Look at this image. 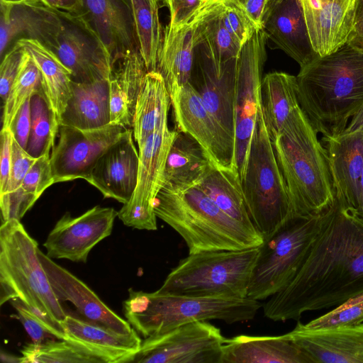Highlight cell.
<instances>
[{
  "instance_id": "6da1fadb",
  "label": "cell",
  "mask_w": 363,
  "mask_h": 363,
  "mask_svg": "<svg viewBox=\"0 0 363 363\" xmlns=\"http://www.w3.org/2000/svg\"><path fill=\"white\" fill-rule=\"evenodd\" d=\"M363 293V220L335 198L321 229L290 284L264 304L274 321L336 307Z\"/></svg>"
},
{
  "instance_id": "7a4b0ae2",
  "label": "cell",
  "mask_w": 363,
  "mask_h": 363,
  "mask_svg": "<svg viewBox=\"0 0 363 363\" xmlns=\"http://www.w3.org/2000/svg\"><path fill=\"white\" fill-rule=\"evenodd\" d=\"M301 109L323 138L342 133L363 106V52L347 43L301 67Z\"/></svg>"
},
{
  "instance_id": "3957f363",
  "label": "cell",
  "mask_w": 363,
  "mask_h": 363,
  "mask_svg": "<svg viewBox=\"0 0 363 363\" xmlns=\"http://www.w3.org/2000/svg\"><path fill=\"white\" fill-rule=\"evenodd\" d=\"M317 135L299 106L272 139L292 218L322 213L335 199L328 154Z\"/></svg>"
},
{
  "instance_id": "277c9868",
  "label": "cell",
  "mask_w": 363,
  "mask_h": 363,
  "mask_svg": "<svg viewBox=\"0 0 363 363\" xmlns=\"http://www.w3.org/2000/svg\"><path fill=\"white\" fill-rule=\"evenodd\" d=\"M156 216L185 241L189 253L205 250H237L257 247L263 238L234 220L198 185L169 189L157 194Z\"/></svg>"
},
{
  "instance_id": "5b68a950",
  "label": "cell",
  "mask_w": 363,
  "mask_h": 363,
  "mask_svg": "<svg viewBox=\"0 0 363 363\" xmlns=\"http://www.w3.org/2000/svg\"><path fill=\"white\" fill-rule=\"evenodd\" d=\"M124 315L144 337L161 334L195 321L220 320L227 324L252 320L262 307L250 298L189 296L147 293L129 289Z\"/></svg>"
},
{
  "instance_id": "8992f818",
  "label": "cell",
  "mask_w": 363,
  "mask_h": 363,
  "mask_svg": "<svg viewBox=\"0 0 363 363\" xmlns=\"http://www.w3.org/2000/svg\"><path fill=\"white\" fill-rule=\"evenodd\" d=\"M37 242L20 220L0 228V304L19 299L45 321L64 333L67 315L57 298L38 255Z\"/></svg>"
},
{
  "instance_id": "52a82bcc",
  "label": "cell",
  "mask_w": 363,
  "mask_h": 363,
  "mask_svg": "<svg viewBox=\"0 0 363 363\" xmlns=\"http://www.w3.org/2000/svg\"><path fill=\"white\" fill-rule=\"evenodd\" d=\"M258 253V247L189 253L157 291L189 296L246 298Z\"/></svg>"
},
{
  "instance_id": "ba28073f",
  "label": "cell",
  "mask_w": 363,
  "mask_h": 363,
  "mask_svg": "<svg viewBox=\"0 0 363 363\" xmlns=\"http://www.w3.org/2000/svg\"><path fill=\"white\" fill-rule=\"evenodd\" d=\"M240 180L250 217L263 241L293 219L286 184L262 111Z\"/></svg>"
},
{
  "instance_id": "9c48e42d",
  "label": "cell",
  "mask_w": 363,
  "mask_h": 363,
  "mask_svg": "<svg viewBox=\"0 0 363 363\" xmlns=\"http://www.w3.org/2000/svg\"><path fill=\"white\" fill-rule=\"evenodd\" d=\"M325 211L309 218L291 219L263 241L258 247L247 298L264 300L290 284L320 233Z\"/></svg>"
},
{
  "instance_id": "30bf717a",
  "label": "cell",
  "mask_w": 363,
  "mask_h": 363,
  "mask_svg": "<svg viewBox=\"0 0 363 363\" xmlns=\"http://www.w3.org/2000/svg\"><path fill=\"white\" fill-rule=\"evenodd\" d=\"M36 40L71 72L74 82L108 79L110 56L82 15L55 9Z\"/></svg>"
},
{
  "instance_id": "8fae6325",
  "label": "cell",
  "mask_w": 363,
  "mask_h": 363,
  "mask_svg": "<svg viewBox=\"0 0 363 363\" xmlns=\"http://www.w3.org/2000/svg\"><path fill=\"white\" fill-rule=\"evenodd\" d=\"M267 39L263 28L256 30L242 46L236 60L235 158L240 179L261 112V84L267 58L265 45Z\"/></svg>"
},
{
  "instance_id": "7c38bea8",
  "label": "cell",
  "mask_w": 363,
  "mask_h": 363,
  "mask_svg": "<svg viewBox=\"0 0 363 363\" xmlns=\"http://www.w3.org/2000/svg\"><path fill=\"white\" fill-rule=\"evenodd\" d=\"M225 340L208 321L191 322L145 337L133 362L221 363Z\"/></svg>"
},
{
  "instance_id": "4fadbf2b",
  "label": "cell",
  "mask_w": 363,
  "mask_h": 363,
  "mask_svg": "<svg viewBox=\"0 0 363 363\" xmlns=\"http://www.w3.org/2000/svg\"><path fill=\"white\" fill-rule=\"evenodd\" d=\"M177 134L168 125L151 134L138 148L139 167L136 187L130 199L118 211L124 225L139 230L157 228L154 203L163 186L166 162Z\"/></svg>"
},
{
  "instance_id": "5bb4252c",
  "label": "cell",
  "mask_w": 363,
  "mask_h": 363,
  "mask_svg": "<svg viewBox=\"0 0 363 363\" xmlns=\"http://www.w3.org/2000/svg\"><path fill=\"white\" fill-rule=\"evenodd\" d=\"M128 129L113 123L90 130L60 125L58 141L50 155L55 183L86 180L99 157Z\"/></svg>"
},
{
  "instance_id": "9a60e30c",
  "label": "cell",
  "mask_w": 363,
  "mask_h": 363,
  "mask_svg": "<svg viewBox=\"0 0 363 363\" xmlns=\"http://www.w3.org/2000/svg\"><path fill=\"white\" fill-rule=\"evenodd\" d=\"M118 211L96 206L83 214L72 217L65 213L56 223L43 243L51 259L86 262L90 251L112 232Z\"/></svg>"
},
{
  "instance_id": "2e32d148",
  "label": "cell",
  "mask_w": 363,
  "mask_h": 363,
  "mask_svg": "<svg viewBox=\"0 0 363 363\" xmlns=\"http://www.w3.org/2000/svg\"><path fill=\"white\" fill-rule=\"evenodd\" d=\"M170 99L177 130L194 138L217 165L237 169L234 139L207 110L193 86L189 82Z\"/></svg>"
},
{
  "instance_id": "e0dca14e",
  "label": "cell",
  "mask_w": 363,
  "mask_h": 363,
  "mask_svg": "<svg viewBox=\"0 0 363 363\" xmlns=\"http://www.w3.org/2000/svg\"><path fill=\"white\" fill-rule=\"evenodd\" d=\"M38 255L59 301H69L80 318L113 332L130 335L137 331L106 305L82 280L52 260L38 249Z\"/></svg>"
},
{
  "instance_id": "ac0fdd59",
  "label": "cell",
  "mask_w": 363,
  "mask_h": 363,
  "mask_svg": "<svg viewBox=\"0 0 363 363\" xmlns=\"http://www.w3.org/2000/svg\"><path fill=\"white\" fill-rule=\"evenodd\" d=\"M286 334L311 363H363V323L311 328L298 322Z\"/></svg>"
},
{
  "instance_id": "d6986e66",
  "label": "cell",
  "mask_w": 363,
  "mask_h": 363,
  "mask_svg": "<svg viewBox=\"0 0 363 363\" xmlns=\"http://www.w3.org/2000/svg\"><path fill=\"white\" fill-rule=\"evenodd\" d=\"M133 130L128 128L97 160L86 179L105 198L126 203L137 184L139 152L133 142Z\"/></svg>"
},
{
  "instance_id": "ffe728a7",
  "label": "cell",
  "mask_w": 363,
  "mask_h": 363,
  "mask_svg": "<svg viewBox=\"0 0 363 363\" xmlns=\"http://www.w3.org/2000/svg\"><path fill=\"white\" fill-rule=\"evenodd\" d=\"M82 15L106 49L111 65L140 51L130 0H81Z\"/></svg>"
},
{
  "instance_id": "44dd1931",
  "label": "cell",
  "mask_w": 363,
  "mask_h": 363,
  "mask_svg": "<svg viewBox=\"0 0 363 363\" xmlns=\"http://www.w3.org/2000/svg\"><path fill=\"white\" fill-rule=\"evenodd\" d=\"M310 40L320 57L347 43L352 29L356 0H300Z\"/></svg>"
},
{
  "instance_id": "7402d4cb",
  "label": "cell",
  "mask_w": 363,
  "mask_h": 363,
  "mask_svg": "<svg viewBox=\"0 0 363 363\" xmlns=\"http://www.w3.org/2000/svg\"><path fill=\"white\" fill-rule=\"evenodd\" d=\"M61 325L64 340L82 349L101 363L133 362L142 344L138 332L119 334L69 313H67Z\"/></svg>"
},
{
  "instance_id": "603a6c76",
  "label": "cell",
  "mask_w": 363,
  "mask_h": 363,
  "mask_svg": "<svg viewBox=\"0 0 363 363\" xmlns=\"http://www.w3.org/2000/svg\"><path fill=\"white\" fill-rule=\"evenodd\" d=\"M322 139L328 157L335 198L353 213L363 171V135L342 133Z\"/></svg>"
},
{
  "instance_id": "cb8c5ba5",
  "label": "cell",
  "mask_w": 363,
  "mask_h": 363,
  "mask_svg": "<svg viewBox=\"0 0 363 363\" xmlns=\"http://www.w3.org/2000/svg\"><path fill=\"white\" fill-rule=\"evenodd\" d=\"M263 29L278 48L303 67L320 57L311 45L300 0H281L267 14Z\"/></svg>"
},
{
  "instance_id": "d4e9b609",
  "label": "cell",
  "mask_w": 363,
  "mask_h": 363,
  "mask_svg": "<svg viewBox=\"0 0 363 363\" xmlns=\"http://www.w3.org/2000/svg\"><path fill=\"white\" fill-rule=\"evenodd\" d=\"M147 72L140 51L129 52L111 65L108 78L111 123L132 128L136 102Z\"/></svg>"
},
{
  "instance_id": "484cf974",
  "label": "cell",
  "mask_w": 363,
  "mask_h": 363,
  "mask_svg": "<svg viewBox=\"0 0 363 363\" xmlns=\"http://www.w3.org/2000/svg\"><path fill=\"white\" fill-rule=\"evenodd\" d=\"M222 350L221 363H311L286 334L226 338Z\"/></svg>"
},
{
  "instance_id": "4316f807",
  "label": "cell",
  "mask_w": 363,
  "mask_h": 363,
  "mask_svg": "<svg viewBox=\"0 0 363 363\" xmlns=\"http://www.w3.org/2000/svg\"><path fill=\"white\" fill-rule=\"evenodd\" d=\"M235 70L236 61L223 73H218L206 55L196 77L191 76L189 81L205 107L234 140Z\"/></svg>"
},
{
  "instance_id": "83f0119b",
  "label": "cell",
  "mask_w": 363,
  "mask_h": 363,
  "mask_svg": "<svg viewBox=\"0 0 363 363\" xmlns=\"http://www.w3.org/2000/svg\"><path fill=\"white\" fill-rule=\"evenodd\" d=\"M111 123L108 79L91 82L72 81L71 95L62 113L60 125L90 130Z\"/></svg>"
},
{
  "instance_id": "f1b7e54d",
  "label": "cell",
  "mask_w": 363,
  "mask_h": 363,
  "mask_svg": "<svg viewBox=\"0 0 363 363\" xmlns=\"http://www.w3.org/2000/svg\"><path fill=\"white\" fill-rule=\"evenodd\" d=\"M194 24L163 31L157 71L163 77L169 96L190 81L196 48Z\"/></svg>"
},
{
  "instance_id": "f546056e",
  "label": "cell",
  "mask_w": 363,
  "mask_h": 363,
  "mask_svg": "<svg viewBox=\"0 0 363 363\" xmlns=\"http://www.w3.org/2000/svg\"><path fill=\"white\" fill-rule=\"evenodd\" d=\"M214 163L194 138L177 130L167 156L162 187L177 189L198 184Z\"/></svg>"
},
{
  "instance_id": "4dcf8cb0",
  "label": "cell",
  "mask_w": 363,
  "mask_h": 363,
  "mask_svg": "<svg viewBox=\"0 0 363 363\" xmlns=\"http://www.w3.org/2000/svg\"><path fill=\"white\" fill-rule=\"evenodd\" d=\"M171 99L164 79L158 71H150L138 97L133 120V134L140 148L158 129L167 126Z\"/></svg>"
},
{
  "instance_id": "1f68e13d",
  "label": "cell",
  "mask_w": 363,
  "mask_h": 363,
  "mask_svg": "<svg viewBox=\"0 0 363 363\" xmlns=\"http://www.w3.org/2000/svg\"><path fill=\"white\" fill-rule=\"evenodd\" d=\"M15 43L27 51L38 65L45 96L60 122L71 95L73 81L71 72L51 50L37 40L22 37Z\"/></svg>"
},
{
  "instance_id": "d6a6232c",
  "label": "cell",
  "mask_w": 363,
  "mask_h": 363,
  "mask_svg": "<svg viewBox=\"0 0 363 363\" xmlns=\"http://www.w3.org/2000/svg\"><path fill=\"white\" fill-rule=\"evenodd\" d=\"M299 107L296 77L282 72L266 74L261 84V111L271 140Z\"/></svg>"
},
{
  "instance_id": "836d02e7",
  "label": "cell",
  "mask_w": 363,
  "mask_h": 363,
  "mask_svg": "<svg viewBox=\"0 0 363 363\" xmlns=\"http://www.w3.org/2000/svg\"><path fill=\"white\" fill-rule=\"evenodd\" d=\"M198 185L227 215L247 228L257 230L250 217L240 177L235 168L214 163Z\"/></svg>"
},
{
  "instance_id": "e575fe53",
  "label": "cell",
  "mask_w": 363,
  "mask_h": 363,
  "mask_svg": "<svg viewBox=\"0 0 363 363\" xmlns=\"http://www.w3.org/2000/svg\"><path fill=\"white\" fill-rule=\"evenodd\" d=\"M219 4V3H218ZM214 5L194 23L196 46L202 45L205 55L218 73L235 62L242 46L225 28Z\"/></svg>"
},
{
  "instance_id": "d590c367",
  "label": "cell",
  "mask_w": 363,
  "mask_h": 363,
  "mask_svg": "<svg viewBox=\"0 0 363 363\" xmlns=\"http://www.w3.org/2000/svg\"><path fill=\"white\" fill-rule=\"evenodd\" d=\"M157 0H130L140 55L148 72L157 71L163 39Z\"/></svg>"
},
{
  "instance_id": "8d00e7d4",
  "label": "cell",
  "mask_w": 363,
  "mask_h": 363,
  "mask_svg": "<svg viewBox=\"0 0 363 363\" xmlns=\"http://www.w3.org/2000/svg\"><path fill=\"white\" fill-rule=\"evenodd\" d=\"M50 155L38 158L28 171L21 188L1 212L2 223L11 219L21 220L42 194L55 184Z\"/></svg>"
},
{
  "instance_id": "74e56055",
  "label": "cell",
  "mask_w": 363,
  "mask_h": 363,
  "mask_svg": "<svg viewBox=\"0 0 363 363\" xmlns=\"http://www.w3.org/2000/svg\"><path fill=\"white\" fill-rule=\"evenodd\" d=\"M31 126L26 152L38 159L50 155L60 122L41 87L30 97Z\"/></svg>"
},
{
  "instance_id": "f35d334b",
  "label": "cell",
  "mask_w": 363,
  "mask_h": 363,
  "mask_svg": "<svg viewBox=\"0 0 363 363\" xmlns=\"http://www.w3.org/2000/svg\"><path fill=\"white\" fill-rule=\"evenodd\" d=\"M19 363H101L75 345L61 339L31 342L21 350Z\"/></svg>"
},
{
  "instance_id": "ab89813d",
  "label": "cell",
  "mask_w": 363,
  "mask_h": 363,
  "mask_svg": "<svg viewBox=\"0 0 363 363\" xmlns=\"http://www.w3.org/2000/svg\"><path fill=\"white\" fill-rule=\"evenodd\" d=\"M42 87L40 71L30 56L25 50L22 64L4 104L2 128H9L23 104Z\"/></svg>"
},
{
  "instance_id": "60d3db41",
  "label": "cell",
  "mask_w": 363,
  "mask_h": 363,
  "mask_svg": "<svg viewBox=\"0 0 363 363\" xmlns=\"http://www.w3.org/2000/svg\"><path fill=\"white\" fill-rule=\"evenodd\" d=\"M361 323H363V293L349 298L305 325L311 328H325L352 326Z\"/></svg>"
},
{
  "instance_id": "b9f144b4",
  "label": "cell",
  "mask_w": 363,
  "mask_h": 363,
  "mask_svg": "<svg viewBox=\"0 0 363 363\" xmlns=\"http://www.w3.org/2000/svg\"><path fill=\"white\" fill-rule=\"evenodd\" d=\"M218 9L225 28L241 46L257 30L237 0L220 2Z\"/></svg>"
},
{
  "instance_id": "7bdbcfd3",
  "label": "cell",
  "mask_w": 363,
  "mask_h": 363,
  "mask_svg": "<svg viewBox=\"0 0 363 363\" xmlns=\"http://www.w3.org/2000/svg\"><path fill=\"white\" fill-rule=\"evenodd\" d=\"M10 301L33 342L39 343L55 339L64 340L63 332L45 321L23 301L17 298Z\"/></svg>"
},
{
  "instance_id": "ee69618b",
  "label": "cell",
  "mask_w": 363,
  "mask_h": 363,
  "mask_svg": "<svg viewBox=\"0 0 363 363\" xmlns=\"http://www.w3.org/2000/svg\"><path fill=\"white\" fill-rule=\"evenodd\" d=\"M36 160L13 138L10 176L6 192L0 197L1 212L5 211L9 200L18 192L28 171Z\"/></svg>"
},
{
  "instance_id": "f6af8a7d",
  "label": "cell",
  "mask_w": 363,
  "mask_h": 363,
  "mask_svg": "<svg viewBox=\"0 0 363 363\" xmlns=\"http://www.w3.org/2000/svg\"><path fill=\"white\" fill-rule=\"evenodd\" d=\"M220 2L216 0H166L169 9V26L178 28L194 24L214 5Z\"/></svg>"
},
{
  "instance_id": "bcb514c9",
  "label": "cell",
  "mask_w": 363,
  "mask_h": 363,
  "mask_svg": "<svg viewBox=\"0 0 363 363\" xmlns=\"http://www.w3.org/2000/svg\"><path fill=\"white\" fill-rule=\"evenodd\" d=\"M25 50L14 43L1 59L0 96L4 104L21 67Z\"/></svg>"
},
{
  "instance_id": "7dc6e473",
  "label": "cell",
  "mask_w": 363,
  "mask_h": 363,
  "mask_svg": "<svg viewBox=\"0 0 363 363\" xmlns=\"http://www.w3.org/2000/svg\"><path fill=\"white\" fill-rule=\"evenodd\" d=\"M31 126L30 98L20 108L12 120L9 129L13 139L26 149Z\"/></svg>"
},
{
  "instance_id": "c3c4849f",
  "label": "cell",
  "mask_w": 363,
  "mask_h": 363,
  "mask_svg": "<svg viewBox=\"0 0 363 363\" xmlns=\"http://www.w3.org/2000/svg\"><path fill=\"white\" fill-rule=\"evenodd\" d=\"M13 135L9 128H2L1 131V166H0V197L7 190L11 162V146Z\"/></svg>"
},
{
  "instance_id": "681fc988",
  "label": "cell",
  "mask_w": 363,
  "mask_h": 363,
  "mask_svg": "<svg viewBox=\"0 0 363 363\" xmlns=\"http://www.w3.org/2000/svg\"><path fill=\"white\" fill-rule=\"evenodd\" d=\"M257 29H262L268 0H237Z\"/></svg>"
},
{
  "instance_id": "f907efd6",
  "label": "cell",
  "mask_w": 363,
  "mask_h": 363,
  "mask_svg": "<svg viewBox=\"0 0 363 363\" xmlns=\"http://www.w3.org/2000/svg\"><path fill=\"white\" fill-rule=\"evenodd\" d=\"M347 43L363 52V0H356L353 27Z\"/></svg>"
},
{
  "instance_id": "816d5d0a",
  "label": "cell",
  "mask_w": 363,
  "mask_h": 363,
  "mask_svg": "<svg viewBox=\"0 0 363 363\" xmlns=\"http://www.w3.org/2000/svg\"><path fill=\"white\" fill-rule=\"evenodd\" d=\"M344 133H359L363 135V106L362 108L351 118V121L348 123L346 128L342 132Z\"/></svg>"
},
{
  "instance_id": "f5cc1de1",
  "label": "cell",
  "mask_w": 363,
  "mask_h": 363,
  "mask_svg": "<svg viewBox=\"0 0 363 363\" xmlns=\"http://www.w3.org/2000/svg\"><path fill=\"white\" fill-rule=\"evenodd\" d=\"M353 213L363 220V171L359 184L357 204Z\"/></svg>"
},
{
  "instance_id": "db71d44e",
  "label": "cell",
  "mask_w": 363,
  "mask_h": 363,
  "mask_svg": "<svg viewBox=\"0 0 363 363\" xmlns=\"http://www.w3.org/2000/svg\"><path fill=\"white\" fill-rule=\"evenodd\" d=\"M43 0H0V3L6 4H33Z\"/></svg>"
},
{
  "instance_id": "11a10c76",
  "label": "cell",
  "mask_w": 363,
  "mask_h": 363,
  "mask_svg": "<svg viewBox=\"0 0 363 363\" xmlns=\"http://www.w3.org/2000/svg\"><path fill=\"white\" fill-rule=\"evenodd\" d=\"M1 359L2 362H18L19 363V357H16L13 355L1 352Z\"/></svg>"
},
{
  "instance_id": "9f6ffc18",
  "label": "cell",
  "mask_w": 363,
  "mask_h": 363,
  "mask_svg": "<svg viewBox=\"0 0 363 363\" xmlns=\"http://www.w3.org/2000/svg\"><path fill=\"white\" fill-rule=\"evenodd\" d=\"M50 7L60 10V0H43Z\"/></svg>"
},
{
  "instance_id": "6f0895ef",
  "label": "cell",
  "mask_w": 363,
  "mask_h": 363,
  "mask_svg": "<svg viewBox=\"0 0 363 363\" xmlns=\"http://www.w3.org/2000/svg\"><path fill=\"white\" fill-rule=\"evenodd\" d=\"M281 0H268L266 12H265V16L269 12V11L279 2H280ZM264 16V18H265Z\"/></svg>"
},
{
  "instance_id": "680465c9",
  "label": "cell",
  "mask_w": 363,
  "mask_h": 363,
  "mask_svg": "<svg viewBox=\"0 0 363 363\" xmlns=\"http://www.w3.org/2000/svg\"><path fill=\"white\" fill-rule=\"evenodd\" d=\"M158 1H162L166 5V0H157Z\"/></svg>"
},
{
  "instance_id": "91938a15",
  "label": "cell",
  "mask_w": 363,
  "mask_h": 363,
  "mask_svg": "<svg viewBox=\"0 0 363 363\" xmlns=\"http://www.w3.org/2000/svg\"><path fill=\"white\" fill-rule=\"evenodd\" d=\"M216 1H218V2H222V1H225V0H216Z\"/></svg>"
}]
</instances>
